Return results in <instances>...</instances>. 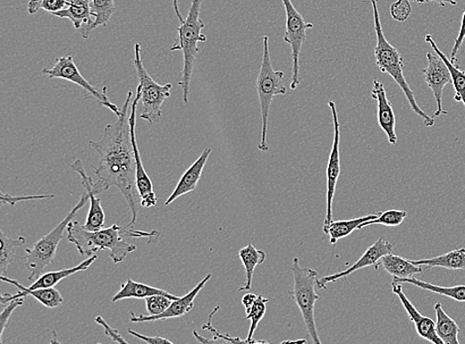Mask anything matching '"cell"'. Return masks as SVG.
Here are the masks:
<instances>
[{
    "mask_svg": "<svg viewBox=\"0 0 465 344\" xmlns=\"http://www.w3.org/2000/svg\"><path fill=\"white\" fill-rule=\"evenodd\" d=\"M133 92L130 91L122 107L120 116L108 124L99 141L89 142L98 152L99 160L94 167L99 181L95 183L97 195L116 187L122 192L130 207L132 217L129 228H133L138 215V192L137 187V164L131 141L129 109Z\"/></svg>",
    "mask_w": 465,
    "mask_h": 344,
    "instance_id": "6da1fadb",
    "label": "cell"
},
{
    "mask_svg": "<svg viewBox=\"0 0 465 344\" xmlns=\"http://www.w3.org/2000/svg\"><path fill=\"white\" fill-rule=\"evenodd\" d=\"M67 240L77 247L79 254L83 256L94 255L99 250H108L109 256L114 264L122 263L137 246L123 240V238H152L158 236L159 232H145L133 228H122L114 224L112 228L90 231L83 228L77 221H72L67 228Z\"/></svg>",
    "mask_w": 465,
    "mask_h": 344,
    "instance_id": "7a4b0ae2",
    "label": "cell"
},
{
    "mask_svg": "<svg viewBox=\"0 0 465 344\" xmlns=\"http://www.w3.org/2000/svg\"><path fill=\"white\" fill-rule=\"evenodd\" d=\"M372 10H374V29L376 33V46L374 48V55L376 59V65L380 71L391 75L393 80L397 82L404 92L406 98H407L413 112L415 113L422 121L426 127L432 128L435 125V119L427 114L418 106L413 90L408 85L407 81L404 77V59L398 50L389 43L386 39L382 28V20H380V14L378 11V0H370Z\"/></svg>",
    "mask_w": 465,
    "mask_h": 344,
    "instance_id": "3957f363",
    "label": "cell"
},
{
    "mask_svg": "<svg viewBox=\"0 0 465 344\" xmlns=\"http://www.w3.org/2000/svg\"><path fill=\"white\" fill-rule=\"evenodd\" d=\"M202 0H193L187 18L177 28V38L171 47V51L181 50L183 53L182 80L179 86L183 90V100L185 104L189 103L191 82L196 64L197 56L200 52L199 43L208 40L201 30L205 28V22L201 20V8Z\"/></svg>",
    "mask_w": 465,
    "mask_h": 344,
    "instance_id": "277c9868",
    "label": "cell"
},
{
    "mask_svg": "<svg viewBox=\"0 0 465 344\" xmlns=\"http://www.w3.org/2000/svg\"><path fill=\"white\" fill-rule=\"evenodd\" d=\"M88 199L87 192H84L78 204L75 206L72 211L67 215L64 220L53 231H51L45 237L39 239L32 248L25 250L27 257H24V266L29 272V281L39 278L44 273L47 266L54 264L57 249L64 238L65 230H67V225L74 220L80 209L87 204Z\"/></svg>",
    "mask_w": 465,
    "mask_h": 344,
    "instance_id": "5b68a950",
    "label": "cell"
},
{
    "mask_svg": "<svg viewBox=\"0 0 465 344\" xmlns=\"http://www.w3.org/2000/svg\"><path fill=\"white\" fill-rule=\"evenodd\" d=\"M262 40H264V57H262L260 71L256 81L262 119L261 138L258 148L266 152V151L269 150L267 132L270 108H272V100L276 96H284L287 94V88L283 82L284 73L273 69L272 57H270L269 51V37L264 36Z\"/></svg>",
    "mask_w": 465,
    "mask_h": 344,
    "instance_id": "8992f818",
    "label": "cell"
},
{
    "mask_svg": "<svg viewBox=\"0 0 465 344\" xmlns=\"http://www.w3.org/2000/svg\"><path fill=\"white\" fill-rule=\"evenodd\" d=\"M292 272L294 287L289 292V295L301 310L303 323H305L311 341L320 344L321 340L319 337L315 317L316 303L319 299L316 293L319 273L311 270V268L302 267L298 257L293 259Z\"/></svg>",
    "mask_w": 465,
    "mask_h": 344,
    "instance_id": "52a82bcc",
    "label": "cell"
},
{
    "mask_svg": "<svg viewBox=\"0 0 465 344\" xmlns=\"http://www.w3.org/2000/svg\"><path fill=\"white\" fill-rule=\"evenodd\" d=\"M134 66L137 70L141 90V113L140 119L154 123L162 116V106L171 97L172 83L159 85L151 77L143 65L141 56V45L138 42L134 43Z\"/></svg>",
    "mask_w": 465,
    "mask_h": 344,
    "instance_id": "ba28073f",
    "label": "cell"
},
{
    "mask_svg": "<svg viewBox=\"0 0 465 344\" xmlns=\"http://www.w3.org/2000/svg\"><path fill=\"white\" fill-rule=\"evenodd\" d=\"M286 12V29L284 41L292 50V79L291 90H296L301 83L300 54L302 46L305 43L309 29L314 28V24L306 22L300 12L296 10L292 0H282Z\"/></svg>",
    "mask_w": 465,
    "mask_h": 344,
    "instance_id": "9c48e42d",
    "label": "cell"
},
{
    "mask_svg": "<svg viewBox=\"0 0 465 344\" xmlns=\"http://www.w3.org/2000/svg\"><path fill=\"white\" fill-rule=\"evenodd\" d=\"M43 74L50 79H62L67 82L75 83L83 90L94 97L101 106L106 107L112 111L116 116H120L122 108L113 104L106 95V87L103 90H99L96 87L83 78V75L78 69L77 65L75 64L73 56H63L56 59V63L52 68H44L42 70Z\"/></svg>",
    "mask_w": 465,
    "mask_h": 344,
    "instance_id": "30bf717a",
    "label": "cell"
},
{
    "mask_svg": "<svg viewBox=\"0 0 465 344\" xmlns=\"http://www.w3.org/2000/svg\"><path fill=\"white\" fill-rule=\"evenodd\" d=\"M141 100V90L138 86L137 96L133 98L130 106V124L131 141L134 151L135 164H137V187L140 199V206L143 207H154L157 205V197L148 174L143 166L141 155L139 152L137 140V112L138 106Z\"/></svg>",
    "mask_w": 465,
    "mask_h": 344,
    "instance_id": "8fae6325",
    "label": "cell"
},
{
    "mask_svg": "<svg viewBox=\"0 0 465 344\" xmlns=\"http://www.w3.org/2000/svg\"><path fill=\"white\" fill-rule=\"evenodd\" d=\"M328 106L331 108L334 122V141L331 154H329L327 168V215L324 228L331 224L333 220V207L335 189L338 178L341 175V124L338 121L336 106L333 100H329Z\"/></svg>",
    "mask_w": 465,
    "mask_h": 344,
    "instance_id": "7c38bea8",
    "label": "cell"
},
{
    "mask_svg": "<svg viewBox=\"0 0 465 344\" xmlns=\"http://www.w3.org/2000/svg\"><path fill=\"white\" fill-rule=\"evenodd\" d=\"M427 60L428 66L422 70V74H424V80L428 87L433 91L436 98L437 106L434 115L437 117L441 114H449V112L443 109V94L445 87L453 82L450 70L437 53H428Z\"/></svg>",
    "mask_w": 465,
    "mask_h": 344,
    "instance_id": "4fadbf2b",
    "label": "cell"
},
{
    "mask_svg": "<svg viewBox=\"0 0 465 344\" xmlns=\"http://www.w3.org/2000/svg\"><path fill=\"white\" fill-rule=\"evenodd\" d=\"M394 246L392 243L384 240L383 238H379L374 245H372L363 254L357 262L351 265L349 270H346L343 272H338L333 275L323 277L321 279H318L317 286L324 290L327 288L328 283H335L340 279L348 278L350 275L355 271L363 270V268H367L370 266H375L378 270V263L380 259L384 257L387 254H392Z\"/></svg>",
    "mask_w": 465,
    "mask_h": 344,
    "instance_id": "5bb4252c",
    "label": "cell"
},
{
    "mask_svg": "<svg viewBox=\"0 0 465 344\" xmlns=\"http://www.w3.org/2000/svg\"><path fill=\"white\" fill-rule=\"evenodd\" d=\"M70 169L80 175L83 186L84 187V190H86L91 200L90 212L86 223L83 224V228L90 231H97L104 229L106 215L103 207H101L100 199L97 198L95 182L92 181L90 176L86 173V170H84L82 160H75L70 166Z\"/></svg>",
    "mask_w": 465,
    "mask_h": 344,
    "instance_id": "9a60e30c",
    "label": "cell"
},
{
    "mask_svg": "<svg viewBox=\"0 0 465 344\" xmlns=\"http://www.w3.org/2000/svg\"><path fill=\"white\" fill-rule=\"evenodd\" d=\"M211 278V274H209L202 279L196 287H194L191 292L180 297L179 299L174 300L170 307H169L164 313L157 316H145V315H134L130 312V321L132 323H147V322H156V321H164L169 320V318L180 317L185 315H187L191 312L193 308L194 299L197 298L199 293L204 289L206 284Z\"/></svg>",
    "mask_w": 465,
    "mask_h": 344,
    "instance_id": "2e32d148",
    "label": "cell"
},
{
    "mask_svg": "<svg viewBox=\"0 0 465 344\" xmlns=\"http://www.w3.org/2000/svg\"><path fill=\"white\" fill-rule=\"evenodd\" d=\"M392 291L401 301L410 320L414 324H415L416 332L420 337L435 344H444L443 340L438 338L437 333L436 323L432 318L422 316L415 306L411 303L407 296L405 295L401 283L392 282Z\"/></svg>",
    "mask_w": 465,
    "mask_h": 344,
    "instance_id": "e0dca14e",
    "label": "cell"
},
{
    "mask_svg": "<svg viewBox=\"0 0 465 344\" xmlns=\"http://www.w3.org/2000/svg\"><path fill=\"white\" fill-rule=\"evenodd\" d=\"M3 282L13 285L17 288L20 289V292L12 295V293H3L0 296V303L5 305L8 301H11L14 299L25 298L28 296H32L34 299H36L40 303L49 309H55L60 307L64 303V299L61 295V293L57 289L53 288H39V289H30L29 287H24L19 282L8 278V277L2 275Z\"/></svg>",
    "mask_w": 465,
    "mask_h": 344,
    "instance_id": "ac0fdd59",
    "label": "cell"
},
{
    "mask_svg": "<svg viewBox=\"0 0 465 344\" xmlns=\"http://www.w3.org/2000/svg\"><path fill=\"white\" fill-rule=\"evenodd\" d=\"M371 96L377 100L379 127L386 133L389 144L396 145L397 140H398L396 134V117L382 82L378 80L374 81Z\"/></svg>",
    "mask_w": 465,
    "mask_h": 344,
    "instance_id": "d6986e66",
    "label": "cell"
},
{
    "mask_svg": "<svg viewBox=\"0 0 465 344\" xmlns=\"http://www.w3.org/2000/svg\"><path fill=\"white\" fill-rule=\"evenodd\" d=\"M53 15L59 19L69 20L75 29L81 30L83 38L89 39L91 24L94 22L91 0H67L64 10Z\"/></svg>",
    "mask_w": 465,
    "mask_h": 344,
    "instance_id": "ffe728a7",
    "label": "cell"
},
{
    "mask_svg": "<svg viewBox=\"0 0 465 344\" xmlns=\"http://www.w3.org/2000/svg\"><path fill=\"white\" fill-rule=\"evenodd\" d=\"M210 153V148H206L202 151V153L197 159L196 162H194L182 176V178L179 183H177L173 194L167 199L165 206L172 204L177 198L189 194V192L197 188Z\"/></svg>",
    "mask_w": 465,
    "mask_h": 344,
    "instance_id": "44dd1931",
    "label": "cell"
},
{
    "mask_svg": "<svg viewBox=\"0 0 465 344\" xmlns=\"http://www.w3.org/2000/svg\"><path fill=\"white\" fill-rule=\"evenodd\" d=\"M269 299L261 296L255 295V293H247L242 298V305L245 308V313H247V320L251 321L250 330L248 332V340L249 343H268L266 340H253L255 333L257 330L259 323L266 314L267 304Z\"/></svg>",
    "mask_w": 465,
    "mask_h": 344,
    "instance_id": "7402d4cb",
    "label": "cell"
},
{
    "mask_svg": "<svg viewBox=\"0 0 465 344\" xmlns=\"http://www.w3.org/2000/svg\"><path fill=\"white\" fill-rule=\"evenodd\" d=\"M155 295H163L172 300L180 298L174 296L173 293H168L165 290L151 287L148 286V285L138 283L129 278L122 285V289L115 293L112 301L113 303H115V301L124 299H146Z\"/></svg>",
    "mask_w": 465,
    "mask_h": 344,
    "instance_id": "603a6c76",
    "label": "cell"
},
{
    "mask_svg": "<svg viewBox=\"0 0 465 344\" xmlns=\"http://www.w3.org/2000/svg\"><path fill=\"white\" fill-rule=\"evenodd\" d=\"M379 265H382L396 279L410 278V277L424 271L422 266L412 263L411 260L392 254L380 259L378 267Z\"/></svg>",
    "mask_w": 465,
    "mask_h": 344,
    "instance_id": "cb8c5ba5",
    "label": "cell"
},
{
    "mask_svg": "<svg viewBox=\"0 0 465 344\" xmlns=\"http://www.w3.org/2000/svg\"><path fill=\"white\" fill-rule=\"evenodd\" d=\"M98 256L96 254L89 256L88 259L84 260L81 264L69 268V270H63L60 271L48 272L42 274L39 278L34 282L30 289L39 288H53L57 284L60 283L64 279L67 278L71 275L75 273L86 271L89 268L96 262Z\"/></svg>",
    "mask_w": 465,
    "mask_h": 344,
    "instance_id": "d4e9b609",
    "label": "cell"
},
{
    "mask_svg": "<svg viewBox=\"0 0 465 344\" xmlns=\"http://www.w3.org/2000/svg\"><path fill=\"white\" fill-rule=\"evenodd\" d=\"M411 262L427 268L439 267L452 271L465 270V248L454 249L434 258L411 260Z\"/></svg>",
    "mask_w": 465,
    "mask_h": 344,
    "instance_id": "484cf974",
    "label": "cell"
},
{
    "mask_svg": "<svg viewBox=\"0 0 465 344\" xmlns=\"http://www.w3.org/2000/svg\"><path fill=\"white\" fill-rule=\"evenodd\" d=\"M435 312L437 316L436 331L438 338L443 340L444 344H460L459 324L445 312L441 303L435 305Z\"/></svg>",
    "mask_w": 465,
    "mask_h": 344,
    "instance_id": "4316f807",
    "label": "cell"
},
{
    "mask_svg": "<svg viewBox=\"0 0 465 344\" xmlns=\"http://www.w3.org/2000/svg\"><path fill=\"white\" fill-rule=\"evenodd\" d=\"M425 40L427 43H429L430 47L434 49L435 53L442 58V60L445 63L447 68L450 70L453 81L452 83L455 91V102L462 103L465 106V71L461 70L459 66H456L454 63H453L450 60V58H447L441 51V50H439L432 35H426Z\"/></svg>",
    "mask_w": 465,
    "mask_h": 344,
    "instance_id": "83f0119b",
    "label": "cell"
},
{
    "mask_svg": "<svg viewBox=\"0 0 465 344\" xmlns=\"http://www.w3.org/2000/svg\"><path fill=\"white\" fill-rule=\"evenodd\" d=\"M378 215L379 213L353 218V220L350 221L333 222L327 228H324V232L328 234L329 238H331L332 245L335 246L338 240L348 238L354 231L359 230L363 223L374 220Z\"/></svg>",
    "mask_w": 465,
    "mask_h": 344,
    "instance_id": "f1b7e54d",
    "label": "cell"
},
{
    "mask_svg": "<svg viewBox=\"0 0 465 344\" xmlns=\"http://www.w3.org/2000/svg\"><path fill=\"white\" fill-rule=\"evenodd\" d=\"M239 257L244 266L245 275H247V282H245L244 286L239 290L240 292L249 291L252 287L253 275H255L256 268L265 262L266 254L264 250L257 249L249 243L248 246L240 249Z\"/></svg>",
    "mask_w": 465,
    "mask_h": 344,
    "instance_id": "f546056e",
    "label": "cell"
},
{
    "mask_svg": "<svg viewBox=\"0 0 465 344\" xmlns=\"http://www.w3.org/2000/svg\"><path fill=\"white\" fill-rule=\"evenodd\" d=\"M392 282L401 284H411L414 285V286H417L422 290L433 292L438 293V295L449 297L451 299L460 301V303H464L465 301V285H459V286L453 287H442L437 286V285H433L425 281L418 280L416 278H414V277H410V278L404 279L393 278Z\"/></svg>",
    "mask_w": 465,
    "mask_h": 344,
    "instance_id": "4dcf8cb0",
    "label": "cell"
},
{
    "mask_svg": "<svg viewBox=\"0 0 465 344\" xmlns=\"http://www.w3.org/2000/svg\"><path fill=\"white\" fill-rule=\"evenodd\" d=\"M0 242H2V254H0V271L2 275L5 276L7 268L15 262L17 247L24 246L27 243V238L19 237L11 238L5 236L3 231H0Z\"/></svg>",
    "mask_w": 465,
    "mask_h": 344,
    "instance_id": "1f68e13d",
    "label": "cell"
},
{
    "mask_svg": "<svg viewBox=\"0 0 465 344\" xmlns=\"http://www.w3.org/2000/svg\"><path fill=\"white\" fill-rule=\"evenodd\" d=\"M91 11L94 16V22L91 27L92 31L99 27H107L117 8L114 0H91Z\"/></svg>",
    "mask_w": 465,
    "mask_h": 344,
    "instance_id": "d6a6232c",
    "label": "cell"
},
{
    "mask_svg": "<svg viewBox=\"0 0 465 344\" xmlns=\"http://www.w3.org/2000/svg\"><path fill=\"white\" fill-rule=\"evenodd\" d=\"M407 212L400 211V209H389V211L379 213L378 217L374 220L363 223L359 230L366 228V226L374 224H382L385 226H399L407 217Z\"/></svg>",
    "mask_w": 465,
    "mask_h": 344,
    "instance_id": "836d02e7",
    "label": "cell"
},
{
    "mask_svg": "<svg viewBox=\"0 0 465 344\" xmlns=\"http://www.w3.org/2000/svg\"><path fill=\"white\" fill-rule=\"evenodd\" d=\"M67 4V0H30L28 5L29 14H35L40 10L50 13L61 12Z\"/></svg>",
    "mask_w": 465,
    "mask_h": 344,
    "instance_id": "e575fe53",
    "label": "cell"
},
{
    "mask_svg": "<svg viewBox=\"0 0 465 344\" xmlns=\"http://www.w3.org/2000/svg\"><path fill=\"white\" fill-rule=\"evenodd\" d=\"M148 315L157 316L165 312L174 300L163 295L151 296L146 299Z\"/></svg>",
    "mask_w": 465,
    "mask_h": 344,
    "instance_id": "d590c367",
    "label": "cell"
},
{
    "mask_svg": "<svg viewBox=\"0 0 465 344\" xmlns=\"http://www.w3.org/2000/svg\"><path fill=\"white\" fill-rule=\"evenodd\" d=\"M23 304L24 298L14 299L11 301H8L6 307L2 310V314H0V343H3L4 333L8 324V321H10V318L13 313V310Z\"/></svg>",
    "mask_w": 465,
    "mask_h": 344,
    "instance_id": "8d00e7d4",
    "label": "cell"
},
{
    "mask_svg": "<svg viewBox=\"0 0 465 344\" xmlns=\"http://www.w3.org/2000/svg\"><path fill=\"white\" fill-rule=\"evenodd\" d=\"M219 309V307H216L214 309H213V312L210 313L209 317V322L202 325V330L204 331H209L211 333L214 334V339L217 341L219 340H225V342H232V343H247V344H250L248 340H240V338H233L232 337V335L230 334H222L221 332H218L215 327L213 326V317L216 315V313L217 312V310Z\"/></svg>",
    "mask_w": 465,
    "mask_h": 344,
    "instance_id": "74e56055",
    "label": "cell"
},
{
    "mask_svg": "<svg viewBox=\"0 0 465 344\" xmlns=\"http://www.w3.org/2000/svg\"><path fill=\"white\" fill-rule=\"evenodd\" d=\"M392 18L399 22H404L410 18L412 5L410 0H397L391 6Z\"/></svg>",
    "mask_w": 465,
    "mask_h": 344,
    "instance_id": "f35d334b",
    "label": "cell"
},
{
    "mask_svg": "<svg viewBox=\"0 0 465 344\" xmlns=\"http://www.w3.org/2000/svg\"><path fill=\"white\" fill-rule=\"evenodd\" d=\"M54 195H41V196H28V197H13L10 194H4L2 192V205L7 204L10 206H14L20 201L24 200H32V199H53Z\"/></svg>",
    "mask_w": 465,
    "mask_h": 344,
    "instance_id": "ab89813d",
    "label": "cell"
},
{
    "mask_svg": "<svg viewBox=\"0 0 465 344\" xmlns=\"http://www.w3.org/2000/svg\"><path fill=\"white\" fill-rule=\"evenodd\" d=\"M465 39V11L462 14L461 29L458 37H456L454 45L452 50L450 60L456 63V55H458Z\"/></svg>",
    "mask_w": 465,
    "mask_h": 344,
    "instance_id": "60d3db41",
    "label": "cell"
},
{
    "mask_svg": "<svg viewBox=\"0 0 465 344\" xmlns=\"http://www.w3.org/2000/svg\"><path fill=\"white\" fill-rule=\"evenodd\" d=\"M96 322L100 324V325H103L104 326V329H105V333L107 335L108 338H111L114 342H117V343H129L128 340H124L122 337V334L120 332H118L117 331H115L114 329H113V327L111 325H109L105 320L103 317H96Z\"/></svg>",
    "mask_w": 465,
    "mask_h": 344,
    "instance_id": "b9f144b4",
    "label": "cell"
},
{
    "mask_svg": "<svg viewBox=\"0 0 465 344\" xmlns=\"http://www.w3.org/2000/svg\"><path fill=\"white\" fill-rule=\"evenodd\" d=\"M129 332L133 335V337L137 338V339H139L143 341H146V343H158V344H161V343H173V341L171 340H169L167 339H164V338H161V337H147V335H143L141 333H138L137 332H134L132 330H129Z\"/></svg>",
    "mask_w": 465,
    "mask_h": 344,
    "instance_id": "7bdbcfd3",
    "label": "cell"
},
{
    "mask_svg": "<svg viewBox=\"0 0 465 344\" xmlns=\"http://www.w3.org/2000/svg\"><path fill=\"white\" fill-rule=\"evenodd\" d=\"M410 2H416L419 4H434L445 7L446 4L456 5L458 3L455 0H410Z\"/></svg>",
    "mask_w": 465,
    "mask_h": 344,
    "instance_id": "ee69618b",
    "label": "cell"
},
{
    "mask_svg": "<svg viewBox=\"0 0 465 344\" xmlns=\"http://www.w3.org/2000/svg\"><path fill=\"white\" fill-rule=\"evenodd\" d=\"M173 7L175 14L181 23L185 19H183L182 13L180 12L179 0H173Z\"/></svg>",
    "mask_w": 465,
    "mask_h": 344,
    "instance_id": "f6af8a7d",
    "label": "cell"
},
{
    "mask_svg": "<svg viewBox=\"0 0 465 344\" xmlns=\"http://www.w3.org/2000/svg\"><path fill=\"white\" fill-rule=\"evenodd\" d=\"M193 333L194 335V338H196L201 343H213V342L217 341L215 339L214 340H207V339H204V338L201 337V335L197 332V331H193Z\"/></svg>",
    "mask_w": 465,
    "mask_h": 344,
    "instance_id": "bcb514c9",
    "label": "cell"
},
{
    "mask_svg": "<svg viewBox=\"0 0 465 344\" xmlns=\"http://www.w3.org/2000/svg\"><path fill=\"white\" fill-rule=\"evenodd\" d=\"M283 343H307L306 340H286L283 341Z\"/></svg>",
    "mask_w": 465,
    "mask_h": 344,
    "instance_id": "7dc6e473",
    "label": "cell"
}]
</instances>
